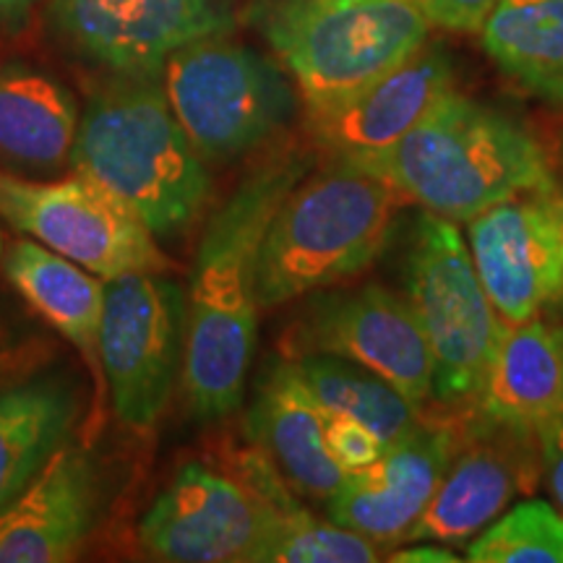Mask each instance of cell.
Instances as JSON below:
<instances>
[{
  "instance_id": "obj_1",
  "label": "cell",
  "mask_w": 563,
  "mask_h": 563,
  "mask_svg": "<svg viewBox=\"0 0 563 563\" xmlns=\"http://www.w3.org/2000/svg\"><path fill=\"white\" fill-rule=\"evenodd\" d=\"M311 154L277 152L241 180L211 214L186 290L183 391L201 420H222L243 405L258 342L256 272L266 230Z\"/></svg>"
},
{
  "instance_id": "obj_2",
  "label": "cell",
  "mask_w": 563,
  "mask_h": 563,
  "mask_svg": "<svg viewBox=\"0 0 563 563\" xmlns=\"http://www.w3.org/2000/svg\"><path fill=\"white\" fill-rule=\"evenodd\" d=\"M368 170L422 211L467 224L553 178L534 133L509 112L452 89Z\"/></svg>"
},
{
  "instance_id": "obj_3",
  "label": "cell",
  "mask_w": 563,
  "mask_h": 563,
  "mask_svg": "<svg viewBox=\"0 0 563 563\" xmlns=\"http://www.w3.org/2000/svg\"><path fill=\"white\" fill-rule=\"evenodd\" d=\"M70 165L129 203L154 238L191 228L211 196L203 157L154 76H123L91 97Z\"/></svg>"
},
{
  "instance_id": "obj_4",
  "label": "cell",
  "mask_w": 563,
  "mask_h": 563,
  "mask_svg": "<svg viewBox=\"0 0 563 563\" xmlns=\"http://www.w3.org/2000/svg\"><path fill=\"white\" fill-rule=\"evenodd\" d=\"M402 196L347 162L308 173L282 201L258 253V308L361 277L391 241Z\"/></svg>"
},
{
  "instance_id": "obj_5",
  "label": "cell",
  "mask_w": 563,
  "mask_h": 563,
  "mask_svg": "<svg viewBox=\"0 0 563 563\" xmlns=\"http://www.w3.org/2000/svg\"><path fill=\"white\" fill-rule=\"evenodd\" d=\"M249 21L292 76L306 110L344 100L431 40L412 0H253Z\"/></svg>"
},
{
  "instance_id": "obj_6",
  "label": "cell",
  "mask_w": 563,
  "mask_h": 563,
  "mask_svg": "<svg viewBox=\"0 0 563 563\" xmlns=\"http://www.w3.org/2000/svg\"><path fill=\"white\" fill-rule=\"evenodd\" d=\"M405 298L433 357V402L475 410L506 323L490 306L456 222L431 211L418 217L407 253Z\"/></svg>"
},
{
  "instance_id": "obj_7",
  "label": "cell",
  "mask_w": 563,
  "mask_h": 563,
  "mask_svg": "<svg viewBox=\"0 0 563 563\" xmlns=\"http://www.w3.org/2000/svg\"><path fill=\"white\" fill-rule=\"evenodd\" d=\"M162 91L203 162L256 152L285 131L298 108L285 70L228 34L170 55Z\"/></svg>"
},
{
  "instance_id": "obj_8",
  "label": "cell",
  "mask_w": 563,
  "mask_h": 563,
  "mask_svg": "<svg viewBox=\"0 0 563 563\" xmlns=\"http://www.w3.org/2000/svg\"><path fill=\"white\" fill-rule=\"evenodd\" d=\"M0 214L100 279L170 269L154 232L129 203L84 173L30 180L0 170Z\"/></svg>"
},
{
  "instance_id": "obj_9",
  "label": "cell",
  "mask_w": 563,
  "mask_h": 563,
  "mask_svg": "<svg viewBox=\"0 0 563 563\" xmlns=\"http://www.w3.org/2000/svg\"><path fill=\"white\" fill-rule=\"evenodd\" d=\"M186 350V292L159 274L104 282L100 355L112 410L125 426L152 428L170 402Z\"/></svg>"
},
{
  "instance_id": "obj_10",
  "label": "cell",
  "mask_w": 563,
  "mask_h": 563,
  "mask_svg": "<svg viewBox=\"0 0 563 563\" xmlns=\"http://www.w3.org/2000/svg\"><path fill=\"white\" fill-rule=\"evenodd\" d=\"M292 350L363 365L420 410L433 399V357L418 316L405 295L384 285L316 295L295 323Z\"/></svg>"
},
{
  "instance_id": "obj_11",
  "label": "cell",
  "mask_w": 563,
  "mask_h": 563,
  "mask_svg": "<svg viewBox=\"0 0 563 563\" xmlns=\"http://www.w3.org/2000/svg\"><path fill=\"white\" fill-rule=\"evenodd\" d=\"M249 483L186 464L139 525L146 553L170 563H253L282 504Z\"/></svg>"
},
{
  "instance_id": "obj_12",
  "label": "cell",
  "mask_w": 563,
  "mask_h": 563,
  "mask_svg": "<svg viewBox=\"0 0 563 563\" xmlns=\"http://www.w3.org/2000/svg\"><path fill=\"white\" fill-rule=\"evenodd\" d=\"M55 26L123 76H154L194 42L235 24L232 0H51Z\"/></svg>"
},
{
  "instance_id": "obj_13",
  "label": "cell",
  "mask_w": 563,
  "mask_h": 563,
  "mask_svg": "<svg viewBox=\"0 0 563 563\" xmlns=\"http://www.w3.org/2000/svg\"><path fill=\"white\" fill-rule=\"evenodd\" d=\"M467 245L504 323L530 321L563 298V245L545 186L511 196L467 222Z\"/></svg>"
},
{
  "instance_id": "obj_14",
  "label": "cell",
  "mask_w": 563,
  "mask_h": 563,
  "mask_svg": "<svg viewBox=\"0 0 563 563\" xmlns=\"http://www.w3.org/2000/svg\"><path fill=\"white\" fill-rule=\"evenodd\" d=\"M454 89V63L431 40L399 63L321 110H308V133L332 162L368 167L418 125Z\"/></svg>"
},
{
  "instance_id": "obj_15",
  "label": "cell",
  "mask_w": 563,
  "mask_h": 563,
  "mask_svg": "<svg viewBox=\"0 0 563 563\" xmlns=\"http://www.w3.org/2000/svg\"><path fill=\"white\" fill-rule=\"evenodd\" d=\"M460 435V446L433 501L405 543L460 545L481 534L506 511L517 493H530L540 473L534 433L481 418Z\"/></svg>"
},
{
  "instance_id": "obj_16",
  "label": "cell",
  "mask_w": 563,
  "mask_h": 563,
  "mask_svg": "<svg viewBox=\"0 0 563 563\" xmlns=\"http://www.w3.org/2000/svg\"><path fill=\"white\" fill-rule=\"evenodd\" d=\"M456 446V428L441 420H420L386 449L382 460L347 475L327 501L329 519L376 540L386 551L402 545L433 501Z\"/></svg>"
},
{
  "instance_id": "obj_17",
  "label": "cell",
  "mask_w": 563,
  "mask_h": 563,
  "mask_svg": "<svg viewBox=\"0 0 563 563\" xmlns=\"http://www.w3.org/2000/svg\"><path fill=\"white\" fill-rule=\"evenodd\" d=\"M100 485L89 454L58 446L0 511V563H63L91 534Z\"/></svg>"
},
{
  "instance_id": "obj_18",
  "label": "cell",
  "mask_w": 563,
  "mask_h": 563,
  "mask_svg": "<svg viewBox=\"0 0 563 563\" xmlns=\"http://www.w3.org/2000/svg\"><path fill=\"white\" fill-rule=\"evenodd\" d=\"M251 435L298 493L329 501L347 473L329 454L323 410L295 361H274L253 394Z\"/></svg>"
},
{
  "instance_id": "obj_19",
  "label": "cell",
  "mask_w": 563,
  "mask_h": 563,
  "mask_svg": "<svg viewBox=\"0 0 563 563\" xmlns=\"http://www.w3.org/2000/svg\"><path fill=\"white\" fill-rule=\"evenodd\" d=\"M563 410V323L534 316L506 323L475 412L481 418L534 433Z\"/></svg>"
},
{
  "instance_id": "obj_20",
  "label": "cell",
  "mask_w": 563,
  "mask_h": 563,
  "mask_svg": "<svg viewBox=\"0 0 563 563\" xmlns=\"http://www.w3.org/2000/svg\"><path fill=\"white\" fill-rule=\"evenodd\" d=\"M79 108L74 95L24 63H0V167L55 173L70 162Z\"/></svg>"
},
{
  "instance_id": "obj_21",
  "label": "cell",
  "mask_w": 563,
  "mask_h": 563,
  "mask_svg": "<svg viewBox=\"0 0 563 563\" xmlns=\"http://www.w3.org/2000/svg\"><path fill=\"white\" fill-rule=\"evenodd\" d=\"M5 274L24 300L81 352L97 384L104 382L100 336L104 282L42 243L19 241L5 258Z\"/></svg>"
},
{
  "instance_id": "obj_22",
  "label": "cell",
  "mask_w": 563,
  "mask_h": 563,
  "mask_svg": "<svg viewBox=\"0 0 563 563\" xmlns=\"http://www.w3.org/2000/svg\"><path fill=\"white\" fill-rule=\"evenodd\" d=\"M481 40L506 79L563 108V0H498Z\"/></svg>"
},
{
  "instance_id": "obj_23",
  "label": "cell",
  "mask_w": 563,
  "mask_h": 563,
  "mask_svg": "<svg viewBox=\"0 0 563 563\" xmlns=\"http://www.w3.org/2000/svg\"><path fill=\"white\" fill-rule=\"evenodd\" d=\"M74 418V391L58 378L0 389V511L60 446Z\"/></svg>"
},
{
  "instance_id": "obj_24",
  "label": "cell",
  "mask_w": 563,
  "mask_h": 563,
  "mask_svg": "<svg viewBox=\"0 0 563 563\" xmlns=\"http://www.w3.org/2000/svg\"><path fill=\"white\" fill-rule=\"evenodd\" d=\"M295 363L323 412H342L361 420L386 446L397 443L420 422V407L363 365L327 352L295 355Z\"/></svg>"
},
{
  "instance_id": "obj_25",
  "label": "cell",
  "mask_w": 563,
  "mask_h": 563,
  "mask_svg": "<svg viewBox=\"0 0 563 563\" xmlns=\"http://www.w3.org/2000/svg\"><path fill=\"white\" fill-rule=\"evenodd\" d=\"M384 551L350 527L311 517L292 498L274 514L253 563H373L386 559Z\"/></svg>"
},
{
  "instance_id": "obj_26",
  "label": "cell",
  "mask_w": 563,
  "mask_h": 563,
  "mask_svg": "<svg viewBox=\"0 0 563 563\" xmlns=\"http://www.w3.org/2000/svg\"><path fill=\"white\" fill-rule=\"evenodd\" d=\"M470 563H563V511L548 501H525L475 534Z\"/></svg>"
},
{
  "instance_id": "obj_27",
  "label": "cell",
  "mask_w": 563,
  "mask_h": 563,
  "mask_svg": "<svg viewBox=\"0 0 563 563\" xmlns=\"http://www.w3.org/2000/svg\"><path fill=\"white\" fill-rule=\"evenodd\" d=\"M323 439L329 454L347 475L371 467L389 449L368 426L342 412H323Z\"/></svg>"
},
{
  "instance_id": "obj_28",
  "label": "cell",
  "mask_w": 563,
  "mask_h": 563,
  "mask_svg": "<svg viewBox=\"0 0 563 563\" xmlns=\"http://www.w3.org/2000/svg\"><path fill=\"white\" fill-rule=\"evenodd\" d=\"M428 24L456 34H481L498 0H412Z\"/></svg>"
},
{
  "instance_id": "obj_29",
  "label": "cell",
  "mask_w": 563,
  "mask_h": 563,
  "mask_svg": "<svg viewBox=\"0 0 563 563\" xmlns=\"http://www.w3.org/2000/svg\"><path fill=\"white\" fill-rule=\"evenodd\" d=\"M534 441H538L540 470H543L548 490L563 511V410L534 428Z\"/></svg>"
},
{
  "instance_id": "obj_30",
  "label": "cell",
  "mask_w": 563,
  "mask_h": 563,
  "mask_svg": "<svg viewBox=\"0 0 563 563\" xmlns=\"http://www.w3.org/2000/svg\"><path fill=\"white\" fill-rule=\"evenodd\" d=\"M386 561L394 563H456L460 555L452 553V548H441L431 540H420L410 548H394L391 555H386Z\"/></svg>"
},
{
  "instance_id": "obj_31",
  "label": "cell",
  "mask_w": 563,
  "mask_h": 563,
  "mask_svg": "<svg viewBox=\"0 0 563 563\" xmlns=\"http://www.w3.org/2000/svg\"><path fill=\"white\" fill-rule=\"evenodd\" d=\"M37 0H0V26L19 30L24 24Z\"/></svg>"
},
{
  "instance_id": "obj_32",
  "label": "cell",
  "mask_w": 563,
  "mask_h": 563,
  "mask_svg": "<svg viewBox=\"0 0 563 563\" xmlns=\"http://www.w3.org/2000/svg\"><path fill=\"white\" fill-rule=\"evenodd\" d=\"M545 196H548V201H551V209H553V217H555V228H559L561 245H563V175L553 173V178L545 183ZM559 308L563 311V298H561Z\"/></svg>"
},
{
  "instance_id": "obj_33",
  "label": "cell",
  "mask_w": 563,
  "mask_h": 563,
  "mask_svg": "<svg viewBox=\"0 0 563 563\" xmlns=\"http://www.w3.org/2000/svg\"><path fill=\"white\" fill-rule=\"evenodd\" d=\"M16 371V350L9 347L5 342H0V378L9 376Z\"/></svg>"
},
{
  "instance_id": "obj_34",
  "label": "cell",
  "mask_w": 563,
  "mask_h": 563,
  "mask_svg": "<svg viewBox=\"0 0 563 563\" xmlns=\"http://www.w3.org/2000/svg\"><path fill=\"white\" fill-rule=\"evenodd\" d=\"M559 159H561V165H563V133H561V139H559Z\"/></svg>"
}]
</instances>
